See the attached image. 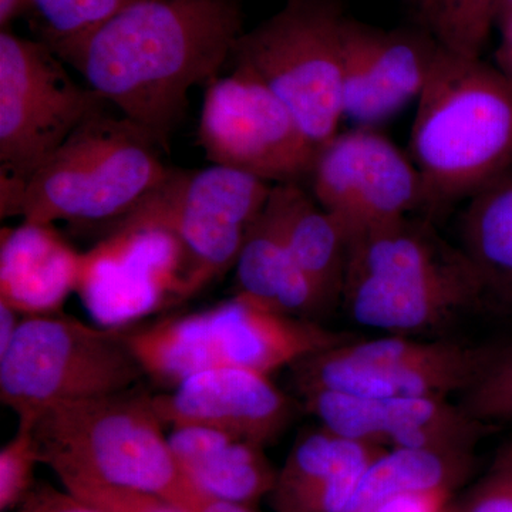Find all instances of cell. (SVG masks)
I'll return each mask as SVG.
<instances>
[{"mask_svg":"<svg viewBox=\"0 0 512 512\" xmlns=\"http://www.w3.org/2000/svg\"><path fill=\"white\" fill-rule=\"evenodd\" d=\"M242 35L237 0H144L55 53L168 153L192 87L217 79Z\"/></svg>","mask_w":512,"mask_h":512,"instance_id":"cell-1","label":"cell"},{"mask_svg":"<svg viewBox=\"0 0 512 512\" xmlns=\"http://www.w3.org/2000/svg\"><path fill=\"white\" fill-rule=\"evenodd\" d=\"M417 101L410 151L433 221L512 167V82L441 47Z\"/></svg>","mask_w":512,"mask_h":512,"instance_id":"cell-2","label":"cell"},{"mask_svg":"<svg viewBox=\"0 0 512 512\" xmlns=\"http://www.w3.org/2000/svg\"><path fill=\"white\" fill-rule=\"evenodd\" d=\"M340 305L357 325L417 336L487 302L458 245L444 241L429 218L410 215L350 238Z\"/></svg>","mask_w":512,"mask_h":512,"instance_id":"cell-3","label":"cell"},{"mask_svg":"<svg viewBox=\"0 0 512 512\" xmlns=\"http://www.w3.org/2000/svg\"><path fill=\"white\" fill-rule=\"evenodd\" d=\"M45 466L84 481L163 497L188 512L200 493L183 476L153 394L124 392L62 404L35 421Z\"/></svg>","mask_w":512,"mask_h":512,"instance_id":"cell-4","label":"cell"},{"mask_svg":"<svg viewBox=\"0 0 512 512\" xmlns=\"http://www.w3.org/2000/svg\"><path fill=\"white\" fill-rule=\"evenodd\" d=\"M126 338L144 375L170 390L187 377L214 369L272 376L356 336L316 320L269 311L235 295L204 311L131 330Z\"/></svg>","mask_w":512,"mask_h":512,"instance_id":"cell-5","label":"cell"},{"mask_svg":"<svg viewBox=\"0 0 512 512\" xmlns=\"http://www.w3.org/2000/svg\"><path fill=\"white\" fill-rule=\"evenodd\" d=\"M161 151L126 117L97 110L30 178L20 217L116 227L170 174Z\"/></svg>","mask_w":512,"mask_h":512,"instance_id":"cell-6","label":"cell"},{"mask_svg":"<svg viewBox=\"0 0 512 512\" xmlns=\"http://www.w3.org/2000/svg\"><path fill=\"white\" fill-rule=\"evenodd\" d=\"M144 375L126 332L63 312L25 316L0 353V400L18 420L133 389Z\"/></svg>","mask_w":512,"mask_h":512,"instance_id":"cell-7","label":"cell"},{"mask_svg":"<svg viewBox=\"0 0 512 512\" xmlns=\"http://www.w3.org/2000/svg\"><path fill=\"white\" fill-rule=\"evenodd\" d=\"M107 101L46 43L0 32V215L20 217L30 178Z\"/></svg>","mask_w":512,"mask_h":512,"instance_id":"cell-8","label":"cell"},{"mask_svg":"<svg viewBox=\"0 0 512 512\" xmlns=\"http://www.w3.org/2000/svg\"><path fill=\"white\" fill-rule=\"evenodd\" d=\"M343 20L338 0H288L244 32L231 55L284 101L319 151L343 120Z\"/></svg>","mask_w":512,"mask_h":512,"instance_id":"cell-9","label":"cell"},{"mask_svg":"<svg viewBox=\"0 0 512 512\" xmlns=\"http://www.w3.org/2000/svg\"><path fill=\"white\" fill-rule=\"evenodd\" d=\"M501 348L389 335L353 339L291 367L299 394L328 390L356 396L447 399L476 386Z\"/></svg>","mask_w":512,"mask_h":512,"instance_id":"cell-10","label":"cell"},{"mask_svg":"<svg viewBox=\"0 0 512 512\" xmlns=\"http://www.w3.org/2000/svg\"><path fill=\"white\" fill-rule=\"evenodd\" d=\"M272 187L221 165L171 170L120 222L157 225L180 241L188 262V301L235 268L248 228L264 211Z\"/></svg>","mask_w":512,"mask_h":512,"instance_id":"cell-11","label":"cell"},{"mask_svg":"<svg viewBox=\"0 0 512 512\" xmlns=\"http://www.w3.org/2000/svg\"><path fill=\"white\" fill-rule=\"evenodd\" d=\"M198 144L212 164L272 185L302 184L319 154L284 101L238 67L208 86Z\"/></svg>","mask_w":512,"mask_h":512,"instance_id":"cell-12","label":"cell"},{"mask_svg":"<svg viewBox=\"0 0 512 512\" xmlns=\"http://www.w3.org/2000/svg\"><path fill=\"white\" fill-rule=\"evenodd\" d=\"M188 262L167 229L120 222L82 252L76 293L101 328L131 323L187 301Z\"/></svg>","mask_w":512,"mask_h":512,"instance_id":"cell-13","label":"cell"},{"mask_svg":"<svg viewBox=\"0 0 512 512\" xmlns=\"http://www.w3.org/2000/svg\"><path fill=\"white\" fill-rule=\"evenodd\" d=\"M312 195L348 231L367 229L419 214L423 190L412 158L373 127L338 133L319 151Z\"/></svg>","mask_w":512,"mask_h":512,"instance_id":"cell-14","label":"cell"},{"mask_svg":"<svg viewBox=\"0 0 512 512\" xmlns=\"http://www.w3.org/2000/svg\"><path fill=\"white\" fill-rule=\"evenodd\" d=\"M441 47L423 28L379 29L345 16L343 119L375 127L419 99Z\"/></svg>","mask_w":512,"mask_h":512,"instance_id":"cell-15","label":"cell"},{"mask_svg":"<svg viewBox=\"0 0 512 512\" xmlns=\"http://www.w3.org/2000/svg\"><path fill=\"white\" fill-rule=\"evenodd\" d=\"M303 409L320 426L348 439L386 450H437L471 453L488 424L447 399L377 397L316 390L301 394Z\"/></svg>","mask_w":512,"mask_h":512,"instance_id":"cell-16","label":"cell"},{"mask_svg":"<svg viewBox=\"0 0 512 512\" xmlns=\"http://www.w3.org/2000/svg\"><path fill=\"white\" fill-rule=\"evenodd\" d=\"M165 427H204L265 447L295 419V404L271 376L244 369L197 373L173 389L153 394Z\"/></svg>","mask_w":512,"mask_h":512,"instance_id":"cell-17","label":"cell"},{"mask_svg":"<svg viewBox=\"0 0 512 512\" xmlns=\"http://www.w3.org/2000/svg\"><path fill=\"white\" fill-rule=\"evenodd\" d=\"M384 451L323 426L309 431L278 471L272 505L276 512H343L367 467Z\"/></svg>","mask_w":512,"mask_h":512,"instance_id":"cell-18","label":"cell"},{"mask_svg":"<svg viewBox=\"0 0 512 512\" xmlns=\"http://www.w3.org/2000/svg\"><path fill=\"white\" fill-rule=\"evenodd\" d=\"M82 252L53 224L22 221L0 232V302L23 316L62 312L76 293Z\"/></svg>","mask_w":512,"mask_h":512,"instance_id":"cell-19","label":"cell"},{"mask_svg":"<svg viewBox=\"0 0 512 512\" xmlns=\"http://www.w3.org/2000/svg\"><path fill=\"white\" fill-rule=\"evenodd\" d=\"M181 473L204 497L254 507L272 493L278 471L264 448L204 427H177L168 434Z\"/></svg>","mask_w":512,"mask_h":512,"instance_id":"cell-20","label":"cell"},{"mask_svg":"<svg viewBox=\"0 0 512 512\" xmlns=\"http://www.w3.org/2000/svg\"><path fill=\"white\" fill-rule=\"evenodd\" d=\"M266 207L282 229L289 251L326 309L342 299L348 268V231L323 210L302 184H276Z\"/></svg>","mask_w":512,"mask_h":512,"instance_id":"cell-21","label":"cell"},{"mask_svg":"<svg viewBox=\"0 0 512 512\" xmlns=\"http://www.w3.org/2000/svg\"><path fill=\"white\" fill-rule=\"evenodd\" d=\"M237 293L248 301L295 318L315 320L328 312L289 251L268 207L248 228L235 264Z\"/></svg>","mask_w":512,"mask_h":512,"instance_id":"cell-22","label":"cell"},{"mask_svg":"<svg viewBox=\"0 0 512 512\" xmlns=\"http://www.w3.org/2000/svg\"><path fill=\"white\" fill-rule=\"evenodd\" d=\"M464 204L458 248L476 272L487 305L512 311V167Z\"/></svg>","mask_w":512,"mask_h":512,"instance_id":"cell-23","label":"cell"},{"mask_svg":"<svg viewBox=\"0 0 512 512\" xmlns=\"http://www.w3.org/2000/svg\"><path fill=\"white\" fill-rule=\"evenodd\" d=\"M473 453L437 450H386L367 467L343 512H375L403 493L451 490L467 474Z\"/></svg>","mask_w":512,"mask_h":512,"instance_id":"cell-24","label":"cell"},{"mask_svg":"<svg viewBox=\"0 0 512 512\" xmlns=\"http://www.w3.org/2000/svg\"><path fill=\"white\" fill-rule=\"evenodd\" d=\"M421 25L448 52L480 57L500 0H414Z\"/></svg>","mask_w":512,"mask_h":512,"instance_id":"cell-25","label":"cell"},{"mask_svg":"<svg viewBox=\"0 0 512 512\" xmlns=\"http://www.w3.org/2000/svg\"><path fill=\"white\" fill-rule=\"evenodd\" d=\"M140 2L144 0H33V12L42 42L57 52Z\"/></svg>","mask_w":512,"mask_h":512,"instance_id":"cell-26","label":"cell"},{"mask_svg":"<svg viewBox=\"0 0 512 512\" xmlns=\"http://www.w3.org/2000/svg\"><path fill=\"white\" fill-rule=\"evenodd\" d=\"M35 419L18 420V430L0 450V511L13 512L36 488L35 474L43 464L35 436Z\"/></svg>","mask_w":512,"mask_h":512,"instance_id":"cell-27","label":"cell"},{"mask_svg":"<svg viewBox=\"0 0 512 512\" xmlns=\"http://www.w3.org/2000/svg\"><path fill=\"white\" fill-rule=\"evenodd\" d=\"M460 406L485 424L512 423V346L501 348L476 386L463 394Z\"/></svg>","mask_w":512,"mask_h":512,"instance_id":"cell-28","label":"cell"},{"mask_svg":"<svg viewBox=\"0 0 512 512\" xmlns=\"http://www.w3.org/2000/svg\"><path fill=\"white\" fill-rule=\"evenodd\" d=\"M63 487L104 512H185L163 497L140 491L123 490L84 481H70L63 484Z\"/></svg>","mask_w":512,"mask_h":512,"instance_id":"cell-29","label":"cell"},{"mask_svg":"<svg viewBox=\"0 0 512 512\" xmlns=\"http://www.w3.org/2000/svg\"><path fill=\"white\" fill-rule=\"evenodd\" d=\"M464 512H512V441L495 454Z\"/></svg>","mask_w":512,"mask_h":512,"instance_id":"cell-30","label":"cell"},{"mask_svg":"<svg viewBox=\"0 0 512 512\" xmlns=\"http://www.w3.org/2000/svg\"><path fill=\"white\" fill-rule=\"evenodd\" d=\"M13 512H104L99 507L83 500L72 491L59 490L50 485H36L18 510Z\"/></svg>","mask_w":512,"mask_h":512,"instance_id":"cell-31","label":"cell"},{"mask_svg":"<svg viewBox=\"0 0 512 512\" xmlns=\"http://www.w3.org/2000/svg\"><path fill=\"white\" fill-rule=\"evenodd\" d=\"M450 490L412 491L384 501L375 512H444Z\"/></svg>","mask_w":512,"mask_h":512,"instance_id":"cell-32","label":"cell"},{"mask_svg":"<svg viewBox=\"0 0 512 512\" xmlns=\"http://www.w3.org/2000/svg\"><path fill=\"white\" fill-rule=\"evenodd\" d=\"M501 25V43L498 47L497 67L512 82V10L498 13Z\"/></svg>","mask_w":512,"mask_h":512,"instance_id":"cell-33","label":"cell"},{"mask_svg":"<svg viewBox=\"0 0 512 512\" xmlns=\"http://www.w3.org/2000/svg\"><path fill=\"white\" fill-rule=\"evenodd\" d=\"M23 318L25 316L22 313L10 308L6 303L0 302V353L5 352L12 340L15 339Z\"/></svg>","mask_w":512,"mask_h":512,"instance_id":"cell-34","label":"cell"},{"mask_svg":"<svg viewBox=\"0 0 512 512\" xmlns=\"http://www.w3.org/2000/svg\"><path fill=\"white\" fill-rule=\"evenodd\" d=\"M188 512H256L249 505L227 503V501L212 500L201 495L197 503Z\"/></svg>","mask_w":512,"mask_h":512,"instance_id":"cell-35","label":"cell"},{"mask_svg":"<svg viewBox=\"0 0 512 512\" xmlns=\"http://www.w3.org/2000/svg\"><path fill=\"white\" fill-rule=\"evenodd\" d=\"M504 10H512V0H500V5H498V13L504 12Z\"/></svg>","mask_w":512,"mask_h":512,"instance_id":"cell-36","label":"cell"}]
</instances>
